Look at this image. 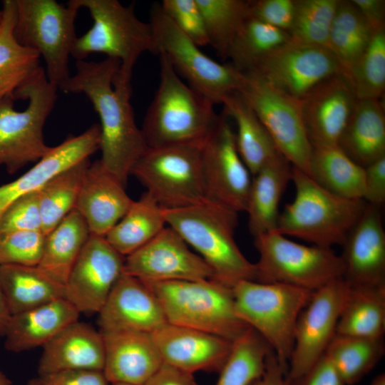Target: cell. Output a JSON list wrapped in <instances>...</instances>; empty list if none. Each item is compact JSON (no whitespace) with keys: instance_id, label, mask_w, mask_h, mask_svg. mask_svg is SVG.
<instances>
[{"instance_id":"1","label":"cell","mask_w":385,"mask_h":385,"mask_svg":"<svg viewBox=\"0 0 385 385\" xmlns=\"http://www.w3.org/2000/svg\"><path fill=\"white\" fill-rule=\"evenodd\" d=\"M120 62L113 58L76 61V73L58 88L84 94L100 118L99 149L103 166L125 186L131 170L148 148L136 124L130 103L131 80L118 73Z\"/></svg>"},{"instance_id":"2","label":"cell","mask_w":385,"mask_h":385,"mask_svg":"<svg viewBox=\"0 0 385 385\" xmlns=\"http://www.w3.org/2000/svg\"><path fill=\"white\" fill-rule=\"evenodd\" d=\"M237 214L208 199L186 207L164 209L167 225L197 252L215 279L231 287L242 280H256L255 265L245 257L235 239Z\"/></svg>"},{"instance_id":"3","label":"cell","mask_w":385,"mask_h":385,"mask_svg":"<svg viewBox=\"0 0 385 385\" xmlns=\"http://www.w3.org/2000/svg\"><path fill=\"white\" fill-rule=\"evenodd\" d=\"M160 83L141 128L148 147L200 144L219 116L214 103L185 83L159 52Z\"/></svg>"},{"instance_id":"4","label":"cell","mask_w":385,"mask_h":385,"mask_svg":"<svg viewBox=\"0 0 385 385\" xmlns=\"http://www.w3.org/2000/svg\"><path fill=\"white\" fill-rule=\"evenodd\" d=\"M291 180L295 196L279 214L276 230L318 247L343 245L367 203L337 195L293 166Z\"/></svg>"},{"instance_id":"5","label":"cell","mask_w":385,"mask_h":385,"mask_svg":"<svg viewBox=\"0 0 385 385\" xmlns=\"http://www.w3.org/2000/svg\"><path fill=\"white\" fill-rule=\"evenodd\" d=\"M143 282L156 296L168 324L232 342L250 327L235 313L232 287L215 279Z\"/></svg>"},{"instance_id":"6","label":"cell","mask_w":385,"mask_h":385,"mask_svg":"<svg viewBox=\"0 0 385 385\" xmlns=\"http://www.w3.org/2000/svg\"><path fill=\"white\" fill-rule=\"evenodd\" d=\"M232 292L236 314L267 342L286 375L297 322L312 292L254 280L238 282Z\"/></svg>"},{"instance_id":"7","label":"cell","mask_w":385,"mask_h":385,"mask_svg":"<svg viewBox=\"0 0 385 385\" xmlns=\"http://www.w3.org/2000/svg\"><path fill=\"white\" fill-rule=\"evenodd\" d=\"M57 89L41 66L14 95V100L28 101L24 111L15 110L11 98L0 101V165L9 174L38 162L51 149L45 143L43 127L55 106Z\"/></svg>"},{"instance_id":"8","label":"cell","mask_w":385,"mask_h":385,"mask_svg":"<svg viewBox=\"0 0 385 385\" xmlns=\"http://www.w3.org/2000/svg\"><path fill=\"white\" fill-rule=\"evenodd\" d=\"M74 1L89 11L93 21L74 42L71 56L76 61L85 60L92 53H104L118 60V73L131 80L133 67L143 53H158L150 24L136 16L133 5L123 6L118 0Z\"/></svg>"},{"instance_id":"9","label":"cell","mask_w":385,"mask_h":385,"mask_svg":"<svg viewBox=\"0 0 385 385\" xmlns=\"http://www.w3.org/2000/svg\"><path fill=\"white\" fill-rule=\"evenodd\" d=\"M14 34L24 47L36 51L46 66L48 80L58 88L71 76L69 56L77 38L74 0L65 6L55 0H15Z\"/></svg>"},{"instance_id":"10","label":"cell","mask_w":385,"mask_h":385,"mask_svg":"<svg viewBox=\"0 0 385 385\" xmlns=\"http://www.w3.org/2000/svg\"><path fill=\"white\" fill-rule=\"evenodd\" d=\"M254 240L260 255L255 264L257 282L282 283L314 292L343 277L344 262L332 248L299 244L277 230Z\"/></svg>"},{"instance_id":"11","label":"cell","mask_w":385,"mask_h":385,"mask_svg":"<svg viewBox=\"0 0 385 385\" xmlns=\"http://www.w3.org/2000/svg\"><path fill=\"white\" fill-rule=\"evenodd\" d=\"M202 143L148 147L133 166L131 175L163 209L200 203L207 199Z\"/></svg>"},{"instance_id":"12","label":"cell","mask_w":385,"mask_h":385,"mask_svg":"<svg viewBox=\"0 0 385 385\" xmlns=\"http://www.w3.org/2000/svg\"><path fill=\"white\" fill-rule=\"evenodd\" d=\"M149 24L158 53L165 54L192 88L214 104L222 103L225 97L239 91L243 74L231 64H221L202 53L164 13L160 4L151 7Z\"/></svg>"},{"instance_id":"13","label":"cell","mask_w":385,"mask_h":385,"mask_svg":"<svg viewBox=\"0 0 385 385\" xmlns=\"http://www.w3.org/2000/svg\"><path fill=\"white\" fill-rule=\"evenodd\" d=\"M242 74L237 92L265 128L279 152L293 167L309 175L312 146L299 100L275 88L254 73Z\"/></svg>"},{"instance_id":"14","label":"cell","mask_w":385,"mask_h":385,"mask_svg":"<svg viewBox=\"0 0 385 385\" xmlns=\"http://www.w3.org/2000/svg\"><path fill=\"white\" fill-rule=\"evenodd\" d=\"M349 288L341 277L312 292L297 322L285 381L301 377L324 354L336 334Z\"/></svg>"},{"instance_id":"15","label":"cell","mask_w":385,"mask_h":385,"mask_svg":"<svg viewBox=\"0 0 385 385\" xmlns=\"http://www.w3.org/2000/svg\"><path fill=\"white\" fill-rule=\"evenodd\" d=\"M224 113L204 140L202 164L207 199L245 212L252 176L237 148L235 133Z\"/></svg>"},{"instance_id":"16","label":"cell","mask_w":385,"mask_h":385,"mask_svg":"<svg viewBox=\"0 0 385 385\" xmlns=\"http://www.w3.org/2000/svg\"><path fill=\"white\" fill-rule=\"evenodd\" d=\"M250 72L297 99L322 81L342 73L327 48L291 38L262 58Z\"/></svg>"},{"instance_id":"17","label":"cell","mask_w":385,"mask_h":385,"mask_svg":"<svg viewBox=\"0 0 385 385\" xmlns=\"http://www.w3.org/2000/svg\"><path fill=\"white\" fill-rule=\"evenodd\" d=\"M123 273L143 282L215 279L210 266L168 225L145 245L125 257Z\"/></svg>"},{"instance_id":"18","label":"cell","mask_w":385,"mask_h":385,"mask_svg":"<svg viewBox=\"0 0 385 385\" xmlns=\"http://www.w3.org/2000/svg\"><path fill=\"white\" fill-rule=\"evenodd\" d=\"M125 257L105 237L91 235L65 284L64 298L79 313H98L123 273Z\"/></svg>"},{"instance_id":"19","label":"cell","mask_w":385,"mask_h":385,"mask_svg":"<svg viewBox=\"0 0 385 385\" xmlns=\"http://www.w3.org/2000/svg\"><path fill=\"white\" fill-rule=\"evenodd\" d=\"M299 100L312 146L337 145L357 101L350 80L334 74Z\"/></svg>"},{"instance_id":"20","label":"cell","mask_w":385,"mask_h":385,"mask_svg":"<svg viewBox=\"0 0 385 385\" xmlns=\"http://www.w3.org/2000/svg\"><path fill=\"white\" fill-rule=\"evenodd\" d=\"M98 314L101 332L153 334L168 324L150 289L140 279L125 273L116 281Z\"/></svg>"},{"instance_id":"21","label":"cell","mask_w":385,"mask_h":385,"mask_svg":"<svg viewBox=\"0 0 385 385\" xmlns=\"http://www.w3.org/2000/svg\"><path fill=\"white\" fill-rule=\"evenodd\" d=\"M381 207L367 204L343 244V279L349 287L385 286V231Z\"/></svg>"},{"instance_id":"22","label":"cell","mask_w":385,"mask_h":385,"mask_svg":"<svg viewBox=\"0 0 385 385\" xmlns=\"http://www.w3.org/2000/svg\"><path fill=\"white\" fill-rule=\"evenodd\" d=\"M151 334L163 363L192 374L219 372L233 344L207 332L168 323Z\"/></svg>"},{"instance_id":"23","label":"cell","mask_w":385,"mask_h":385,"mask_svg":"<svg viewBox=\"0 0 385 385\" xmlns=\"http://www.w3.org/2000/svg\"><path fill=\"white\" fill-rule=\"evenodd\" d=\"M100 134V125L95 123L77 136H68L24 174L0 185V217L17 199L39 190L57 174L89 158L99 149Z\"/></svg>"},{"instance_id":"24","label":"cell","mask_w":385,"mask_h":385,"mask_svg":"<svg viewBox=\"0 0 385 385\" xmlns=\"http://www.w3.org/2000/svg\"><path fill=\"white\" fill-rule=\"evenodd\" d=\"M125 187L100 160L89 165L74 208L91 235L105 237L128 211L133 200Z\"/></svg>"},{"instance_id":"25","label":"cell","mask_w":385,"mask_h":385,"mask_svg":"<svg viewBox=\"0 0 385 385\" xmlns=\"http://www.w3.org/2000/svg\"><path fill=\"white\" fill-rule=\"evenodd\" d=\"M101 334L105 350L103 371L111 384L145 385L163 363L151 334Z\"/></svg>"},{"instance_id":"26","label":"cell","mask_w":385,"mask_h":385,"mask_svg":"<svg viewBox=\"0 0 385 385\" xmlns=\"http://www.w3.org/2000/svg\"><path fill=\"white\" fill-rule=\"evenodd\" d=\"M105 360L101 332L91 324L74 322L43 346L38 376L72 369L103 370Z\"/></svg>"},{"instance_id":"27","label":"cell","mask_w":385,"mask_h":385,"mask_svg":"<svg viewBox=\"0 0 385 385\" xmlns=\"http://www.w3.org/2000/svg\"><path fill=\"white\" fill-rule=\"evenodd\" d=\"M80 313L65 298L11 315L7 322L4 347L15 353L44 346L71 323Z\"/></svg>"},{"instance_id":"28","label":"cell","mask_w":385,"mask_h":385,"mask_svg":"<svg viewBox=\"0 0 385 385\" xmlns=\"http://www.w3.org/2000/svg\"><path fill=\"white\" fill-rule=\"evenodd\" d=\"M337 146L363 168L385 156V113L381 99H357Z\"/></svg>"},{"instance_id":"29","label":"cell","mask_w":385,"mask_h":385,"mask_svg":"<svg viewBox=\"0 0 385 385\" xmlns=\"http://www.w3.org/2000/svg\"><path fill=\"white\" fill-rule=\"evenodd\" d=\"M292 165L279 155L252 176L246 211L252 235L276 230L279 205L289 181Z\"/></svg>"},{"instance_id":"30","label":"cell","mask_w":385,"mask_h":385,"mask_svg":"<svg viewBox=\"0 0 385 385\" xmlns=\"http://www.w3.org/2000/svg\"><path fill=\"white\" fill-rule=\"evenodd\" d=\"M0 285L10 315L64 298L65 287L38 266L0 265Z\"/></svg>"},{"instance_id":"31","label":"cell","mask_w":385,"mask_h":385,"mask_svg":"<svg viewBox=\"0 0 385 385\" xmlns=\"http://www.w3.org/2000/svg\"><path fill=\"white\" fill-rule=\"evenodd\" d=\"M222 104L224 114L235 120L237 148L253 176L282 154L255 113L238 92L225 97Z\"/></svg>"},{"instance_id":"32","label":"cell","mask_w":385,"mask_h":385,"mask_svg":"<svg viewBox=\"0 0 385 385\" xmlns=\"http://www.w3.org/2000/svg\"><path fill=\"white\" fill-rule=\"evenodd\" d=\"M90 235L85 220L74 208L45 236L41 257L37 266L65 287Z\"/></svg>"},{"instance_id":"33","label":"cell","mask_w":385,"mask_h":385,"mask_svg":"<svg viewBox=\"0 0 385 385\" xmlns=\"http://www.w3.org/2000/svg\"><path fill=\"white\" fill-rule=\"evenodd\" d=\"M3 19L0 24V101H14V95L41 67L40 55L21 46L14 29L16 17L15 0L2 1Z\"/></svg>"},{"instance_id":"34","label":"cell","mask_w":385,"mask_h":385,"mask_svg":"<svg viewBox=\"0 0 385 385\" xmlns=\"http://www.w3.org/2000/svg\"><path fill=\"white\" fill-rule=\"evenodd\" d=\"M166 226L164 209L145 192L138 200L133 201L105 238L117 252L126 257L150 241Z\"/></svg>"},{"instance_id":"35","label":"cell","mask_w":385,"mask_h":385,"mask_svg":"<svg viewBox=\"0 0 385 385\" xmlns=\"http://www.w3.org/2000/svg\"><path fill=\"white\" fill-rule=\"evenodd\" d=\"M309 176L337 195L351 199L363 197L364 168L337 145L312 147Z\"/></svg>"},{"instance_id":"36","label":"cell","mask_w":385,"mask_h":385,"mask_svg":"<svg viewBox=\"0 0 385 385\" xmlns=\"http://www.w3.org/2000/svg\"><path fill=\"white\" fill-rule=\"evenodd\" d=\"M374 32L351 1L339 0L329 34L327 48L349 79Z\"/></svg>"},{"instance_id":"37","label":"cell","mask_w":385,"mask_h":385,"mask_svg":"<svg viewBox=\"0 0 385 385\" xmlns=\"http://www.w3.org/2000/svg\"><path fill=\"white\" fill-rule=\"evenodd\" d=\"M336 334L368 338L384 337L385 286L349 287Z\"/></svg>"},{"instance_id":"38","label":"cell","mask_w":385,"mask_h":385,"mask_svg":"<svg viewBox=\"0 0 385 385\" xmlns=\"http://www.w3.org/2000/svg\"><path fill=\"white\" fill-rule=\"evenodd\" d=\"M383 337L368 338L336 334L324 354L346 385L359 382L384 354Z\"/></svg>"},{"instance_id":"39","label":"cell","mask_w":385,"mask_h":385,"mask_svg":"<svg viewBox=\"0 0 385 385\" xmlns=\"http://www.w3.org/2000/svg\"><path fill=\"white\" fill-rule=\"evenodd\" d=\"M85 159L52 178L39 190L41 232L46 235L74 209L85 173Z\"/></svg>"},{"instance_id":"40","label":"cell","mask_w":385,"mask_h":385,"mask_svg":"<svg viewBox=\"0 0 385 385\" xmlns=\"http://www.w3.org/2000/svg\"><path fill=\"white\" fill-rule=\"evenodd\" d=\"M272 351L267 342L249 327L233 341L215 385H252L262 376Z\"/></svg>"},{"instance_id":"41","label":"cell","mask_w":385,"mask_h":385,"mask_svg":"<svg viewBox=\"0 0 385 385\" xmlns=\"http://www.w3.org/2000/svg\"><path fill=\"white\" fill-rule=\"evenodd\" d=\"M289 34L250 16L245 20L227 53L231 65L242 73L251 71L272 51L288 41Z\"/></svg>"},{"instance_id":"42","label":"cell","mask_w":385,"mask_h":385,"mask_svg":"<svg viewBox=\"0 0 385 385\" xmlns=\"http://www.w3.org/2000/svg\"><path fill=\"white\" fill-rule=\"evenodd\" d=\"M202 13L209 45L226 58L237 33L250 16L249 1L196 0Z\"/></svg>"},{"instance_id":"43","label":"cell","mask_w":385,"mask_h":385,"mask_svg":"<svg viewBox=\"0 0 385 385\" xmlns=\"http://www.w3.org/2000/svg\"><path fill=\"white\" fill-rule=\"evenodd\" d=\"M339 0H295L290 38L299 43L327 48L331 26Z\"/></svg>"},{"instance_id":"44","label":"cell","mask_w":385,"mask_h":385,"mask_svg":"<svg viewBox=\"0 0 385 385\" xmlns=\"http://www.w3.org/2000/svg\"><path fill=\"white\" fill-rule=\"evenodd\" d=\"M357 99H381L385 90V29L374 32L350 76Z\"/></svg>"},{"instance_id":"45","label":"cell","mask_w":385,"mask_h":385,"mask_svg":"<svg viewBox=\"0 0 385 385\" xmlns=\"http://www.w3.org/2000/svg\"><path fill=\"white\" fill-rule=\"evenodd\" d=\"M45 236L41 230L0 233V265L37 266Z\"/></svg>"},{"instance_id":"46","label":"cell","mask_w":385,"mask_h":385,"mask_svg":"<svg viewBox=\"0 0 385 385\" xmlns=\"http://www.w3.org/2000/svg\"><path fill=\"white\" fill-rule=\"evenodd\" d=\"M164 13L197 46L209 45L204 19L196 0H163Z\"/></svg>"},{"instance_id":"47","label":"cell","mask_w":385,"mask_h":385,"mask_svg":"<svg viewBox=\"0 0 385 385\" xmlns=\"http://www.w3.org/2000/svg\"><path fill=\"white\" fill-rule=\"evenodd\" d=\"M41 228L39 190L17 199L0 217V233L41 230Z\"/></svg>"},{"instance_id":"48","label":"cell","mask_w":385,"mask_h":385,"mask_svg":"<svg viewBox=\"0 0 385 385\" xmlns=\"http://www.w3.org/2000/svg\"><path fill=\"white\" fill-rule=\"evenodd\" d=\"M295 0L249 1V13L266 24L289 32L293 21Z\"/></svg>"},{"instance_id":"49","label":"cell","mask_w":385,"mask_h":385,"mask_svg":"<svg viewBox=\"0 0 385 385\" xmlns=\"http://www.w3.org/2000/svg\"><path fill=\"white\" fill-rule=\"evenodd\" d=\"M38 377L43 385H111L103 370H64Z\"/></svg>"},{"instance_id":"50","label":"cell","mask_w":385,"mask_h":385,"mask_svg":"<svg viewBox=\"0 0 385 385\" xmlns=\"http://www.w3.org/2000/svg\"><path fill=\"white\" fill-rule=\"evenodd\" d=\"M364 168V194L367 203L382 207L385 202V156Z\"/></svg>"},{"instance_id":"51","label":"cell","mask_w":385,"mask_h":385,"mask_svg":"<svg viewBox=\"0 0 385 385\" xmlns=\"http://www.w3.org/2000/svg\"><path fill=\"white\" fill-rule=\"evenodd\" d=\"M286 385H346L342 376L324 354L301 377L285 381Z\"/></svg>"},{"instance_id":"52","label":"cell","mask_w":385,"mask_h":385,"mask_svg":"<svg viewBox=\"0 0 385 385\" xmlns=\"http://www.w3.org/2000/svg\"><path fill=\"white\" fill-rule=\"evenodd\" d=\"M145 385H197L193 374L163 363Z\"/></svg>"},{"instance_id":"53","label":"cell","mask_w":385,"mask_h":385,"mask_svg":"<svg viewBox=\"0 0 385 385\" xmlns=\"http://www.w3.org/2000/svg\"><path fill=\"white\" fill-rule=\"evenodd\" d=\"M374 33L385 29L384 0H351Z\"/></svg>"},{"instance_id":"54","label":"cell","mask_w":385,"mask_h":385,"mask_svg":"<svg viewBox=\"0 0 385 385\" xmlns=\"http://www.w3.org/2000/svg\"><path fill=\"white\" fill-rule=\"evenodd\" d=\"M284 376L285 373L272 351L267 356L262 376L252 385H286Z\"/></svg>"},{"instance_id":"55","label":"cell","mask_w":385,"mask_h":385,"mask_svg":"<svg viewBox=\"0 0 385 385\" xmlns=\"http://www.w3.org/2000/svg\"><path fill=\"white\" fill-rule=\"evenodd\" d=\"M10 316L0 285V337L4 336L6 324Z\"/></svg>"},{"instance_id":"56","label":"cell","mask_w":385,"mask_h":385,"mask_svg":"<svg viewBox=\"0 0 385 385\" xmlns=\"http://www.w3.org/2000/svg\"><path fill=\"white\" fill-rule=\"evenodd\" d=\"M371 385H385V375L380 374L377 375L371 381Z\"/></svg>"},{"instance_id":"57","label":"cell","mask_w":385,"mask_h":385,"mask_svg":"<svg viewBox=\"0 0 385 385\" xmlns=\"http://www.w3.org/2000/svg\"><path fill=\"white\" fill-rule=\"evenodd\" d=\"M0 385H13L9 378L0 369Z\"/></svg>"},{"instance_id":"58","label":"cell","mask_w":385,"mask_h":385,"mask_svg":"<svg viewBox=\"0 0 385 385\" xmlns=\"http://www.w3.org/2000/svg\"><path fill=\"white\" fill-rule=\"evenodd\" d=\"M27 385H43L38 377L30 379Z\"/></svg>"},{"instance_id":"59","label":"cell","mask_w":385,"mask_h":385,"mask_svg":"<svg viewBox=\"0 0 385 385\" xmlns=\"http://www.w3.org/2000/svg\"><path fill=\"white\" fill-rule=\"evenodd\" d=\"M2 19H3V11L1 9L0 10V24H1V21H2Z\"/></svg>"},{"instance_id":"60","label":"cell","mask_w":385,"mask_h":385,"mask_svg":"<svg viewBox=\"0 0 385 385\" xmlns=\"http://www.w3.org/2000/svg\"><path fill=\"white\" fill-rule=\"evenodd\" d=\"M111 385H127V384H111Z\"/></svg>"}]
</instances>
